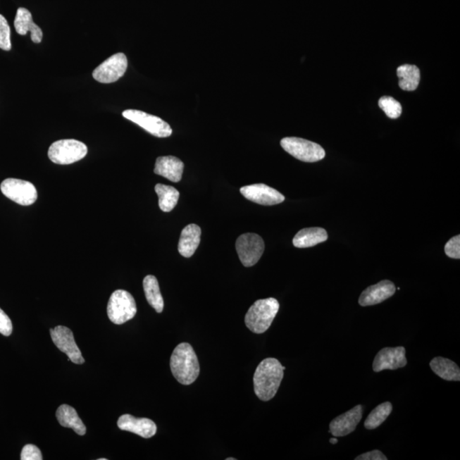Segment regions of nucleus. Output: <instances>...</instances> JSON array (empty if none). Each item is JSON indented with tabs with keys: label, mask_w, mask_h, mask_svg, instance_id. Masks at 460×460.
Here are the masks:
<instances>
[{
	"label": "nucleus",
	"mask_w": 460,
	"mask_h": 460,
	"mask_svg": "<svg viewBox=\"0 0 460 460\" xmlns=\"http://www.w3.org/2000/svg\"><path fill=\"white\" fill-rule=\"evenodd\" d=\"M285 366L275 358H266L256 368L254 377L256 396L263 402L274 398L284 377Z\"/></svg>",
	"instance_id": "f257e3e1"
},
{
	"label": "nucleus",
	"mask_w": 460,
	"mask_h": 460,
	"mask_svg": "<svg viewBox=\"0 0 460 460\" xmlns=\"http://www.w3.org/2000/svg\"><path fill=\"white\" fill-rule=\"evenodd\" d=\"M170 366L174 378L183 385L193 384L199 377L198 358L192 346L188 343H182L174 349Z\"/></svg>",
	"instance_id": "f03ea898"
},
{
	"label": "nucleus",
	"mask_w": 460,
	"mask_h": 460,
	"mask_svg": "<svg viewBox=\"0 0 460 460\" xmlns=\"http://www.w3.org/2000/svg\"><path fill=\"white\" fill-rule=\"evenodd\" d=\"M280 304L274 298L256 300L245 316V323L251 332L256 335L266 332L279 311Z\"/></svg>",
	"instance_id": "7ed1b4c3"
},
{
	"label": "nucleus",
	"mask_w": 460,
	"mask_h": 460,
	"mask_svg": "<svg viewBox=\"0 0 460 460\" xmlns=\"http://www.w3.org/2000/svg\"><path fill=\"white\" fill-rule=\"evenodd\" d=\"M88 152L82 142L63 139L53 142L49 149V158L55 164L69 165L82 160Z\"/></svg>",
	"instance_id": "20e7f679"
},
{
	"label": "nucleus",
	"mask_w": 460,
	"mask_h": 460,
	"mask_svg": "<svg viewBox=\"0 0 460 460\" xmlns=\"http://www.w3.org/2000/svg\"><path fill=\"white\" fill-rule=\"evenodd\" d=\"M108 316L113 323L122 325L137 314V304L131 293L117 290L112 293L108 304Z\"/></svg>",
	"instance_id": "39448f33"
},
{
	"label": "nucleus",
	"mask_w": 460,
	"mask_h": 460,
	"mask_svg": "<svg viewBox=\"0 0 460 460\" xmlns=\"http://www.w3.org/2000/svg\"><path fill=\"white\" fill-rule=\"evenodd\" d=\"M285 151L304 162H317L323 160L325 152L323 147L314 142L299 137H285L280 141Z\"/></svg>",
	"instance_id": "423d86ee"
},
{
	"label": "nucleus",
	"mask_w": 460,
	"mask_h": 460,
	"mask_svg": "<svg viewBox=\"0 0 460 460\" xmlns=\"http://www.w3.org/2000/svg\"><path fill=\"white\" fill-rule=\"evenodd\" d=\"M5 197L21 206H30L38 199V193L32 183L21 179L7 178L0 186Z\"/></svg>",
	"instance_id": "0eeeda50"
},
{
	"label": "nucleus",
	"mask_w": 460,
	"mask_h": 460,
	"mask_svg": "<svg viewBox=\"0 0 460 460\" xmlns=\"http://www.w3.org/2000/svg\"><path fill=\"white\" fill-rule=\"evenodd\" d=\"M235 247L243 266L251 267L261 259L266 245L261 236L247 233L239 236Z\"/></svg>",
	"instance_id": "6e6552de"
},
{
	"label": "nucleus",
	"mask_w": 460,
	"mask_h": 460,
	"mask_svg": "<svg viewBox=\"0 0 460 460\" xmlns=\"http://www.w3.org/2000/svg\"><path fill=\"white\" fill-rule=\"evenodd\" d=\"M122 116L144 128L145 131L157 137H168L173 134V129L168 123L156 116L136 109L125 110Z\"/></svg>",
	"instance_id": "1a4fd4ad"
},
{
	"label": "nucleus",
	"mask_w": 460,
	"mask_h": 460,
	"mask_svg": "<svg viewBox=\"0 0 460 460\" xmlns=\"http://www.w3.org/2000/svg\"><path fill=\"white\" fill-rule=\"evenodd\" d=\"M128 67V61L124 53H116L95 69L93 78L103 84L113 83L125 75Z\"/></svg>",
	"instance_id": "9d476101"
},
{
	"label": "nucleus",
	"mask_w": 460,
	"mask_h": 460,
	"mask_svg": "<svg viewBox=\"0 0 460 460\" xmlns=\"http://www.w3.org/2000/svg\"><path fill=\"white\" fill-rule=\"evenodd\" d=\"M53 343L61 352L66 354L68 359L75 364H83L85 359L78 345L76 344L75 337L70 329L63 325H58L50 330Z\"/></svg>",
	"instance_id": "9b49d317"
},
{
	"label": "nucleus",
	"mask_w": 460,
	"mask_h": 460,
	"mask_svg": "<svg viewBox=\"0 0 460 460\" xmlns=\"http://www.w3.org/2000/svg\"><path fill=\"white\" fill-rule=\"evenodd\" d=\"M241 194L249 201L263 206L278 205L285 201L282 194L263 183L242 187Z\"/></svg>",
	"instance_id": "f8f14e48"
},
{
	"label": "nucleus",
	"mask_w": 460,
	"mask_h": 460,
	"mask_svg": "<svg viewBox=\"0 0 460 460\" xmlns=\"http://www.w3.org/2000/svg\"><path fill=\"white\" fill-rule=\"evenodd\" d=\"M408 363L406 358V349L402 346L394 348H384L374 358L373 369L375 373L384 370H397L404 368Z\"/></svg>",
	"instance_id": "ddd939ff"
},
{
	"label": "nucleus",
	"mask_w": 460,
	"mask_h": 460,
	"mask_svg": "<svg viewBox=\"0 0 460 460\" xmlns=\"http://www.w3.org/2000/svg\"><path fill=\"white\" fill-rule=\"evenodd\" d=\"M362 412V406L357 405L348 412L340 415L330 423L328 433H332L335 437H345L352 433L361 421Z\"/></svg>",
	"instance_id": "4468645a"
},
{
	"label": "nucleus",
	"mask_w": 460,
	"mask_h": 460,
	"mask_svg": "<svg viewBox=\"0 0 460 460\" xmlns=\"http://www.w3.org/2000/svg\"><path fill=\"white\" fill-rule=\"evenodd\" d=\"M396 286L392 282L387 280H382L361 292L359 304L363 307L380 304L392 297L396 293Z\"/></svg>",
	"instance_id": "2eb2a0df"
},
{
	"label": "nucleus",
	"mask_w": 460,
	"mask_h": 460,
	"mask_svg": "<svg viewBox=\"0 0 460 460\" xmlns=\"http://www.w3.org/2000/svg\"><path fill=\"white\" fill-rule=\"evenodd\" d=\"M121 430L130 431L144 438H151L157 433V426L151 419L137 418L132 415L124 414L117 423Z\"/></svg>",
	"instance_id": "dca6fc26"
},
{
	"label": "nucleus",
	"mask_w": 460,
	"mask_h": 460,
	"mask_svg": "<svg viewBox=\"0 0 460 460\" xmlns=\"http://www.w3.org/2000/svg\"><path fill=\"white\" fill-rule=\"evenodd\" d=\"M15 31L20 35H26L28 32H31L32 42L39 44L42 42L43 32L34 21L31 12L25 8H19L14 22Z\"/></svg>",
	"instance_id": "f3484780"
},
{
	"label": "nucleus",
	"mask_w": 460,
	"mask_h": 460,
	"mask_svg": "<svg viewBox=\"0 0 460 460\" xmlns=\"http://www.w3.org/2000/svg\"><path fill=\"white\" fill-rule=\"evenodd\" d=\"M185 164L175 156L158 157L154 166V173L168 178L173 182L181 181Z\"/></svg>",
	"instance_id": "a211bd4d"
},
{
	"label": "nucleus",
	"mask_w": 460,
	"mask_h": 460,
	"mask_svg": "<svg viewBox=\"0 0 460 460\" xmlns=\"http://www.w3.org/2000/svg\"><path fill=\"white\" fill-rule=\"evenodd\" d=\"M201 230L198 225H189L182 230L178 242V251L185 258H191L201 243Z\"/></svg>",
	"instance_id": "6ab92c4d"
},
{
	"label": "nucleus",
	"mask_w": 460,
	"mask_h": 460,
	"mask_svg": "<svg viewBox=\"0 0 460 460\" xmlns=\"http://www.w3.org/2000/svg\"><path fill=\"white\" fill-rule=\"evenodd\" d=\"M328 239V235L323 228H307L301 230L292 240L293 246L308 248L318 245Z\"/></svg>",
	"instance_id": "aec40b11"
},
{
	"label": "nucleus",
	"mask_w": 460,
	"mask_h": 460,
	"mask_svg": "<svg viewBox=\"0 0 460 460\" xmlns=\"http://www.w3.org/2000/svg\"><path fill=\"white\" fill-rule=\"evenodd\" d=\"M56 418H58L61 425L66 427V428H71L80 435H84L87 433V427L81 421L76 410L70 406L66 404L60 406L58 411H56Z\"/></svg>",
	"instance_id": "412c9836"
},
{
	"label": "nucleus",
	"mask_w": 460,
	"mask_h": 460,
	"mask_svg": "<svg viewBox=\"0 0 460 460\" xmlns=\"http://www.w3.org/2000/svg\"><path fill=\"white\" fill-rule=\"evenodd\" d=\"M433 371L442 380L447 381H459L460 370L453 361L443 357H435L430 363Z\"/></svg>",
	"instance_id": "4be33fe9"
},
{
	"label": "nucleus",
	"mask_w": 460,
	"mask_h": 460,
	"mask_svg": "<svg viewBox=\"0 0 460 460\" xmlns=\"http://www.w3.org/2000/svg\"><path fill=\"white\" fill-rule=\"evenodd\" d=\"M399 87L403 91L414 92L421 81V71L415 65L404 64L397 68Z\"/></svg>",
	"instance_id": "5701e85b"
},
{
	"label": "nucleus",
	"mask_w": 460,
	"mask_h": 460,
	"mask_svg": "<svg viewBox=\"0 0 460 460\" xmlns=\"http://www.w3.org/2000/svg\"><path fill=\"white\" fill-rule=\"evenodd\" d=\"M144 290L148 303L156 309L157 313H161L164 309V300H163L160 286L156 276L147 275L144 280Z\"/></svg>",
	"instance_id": "b1692460"
},
{
	"label": "nucleus",
	"mask_w": 460,
	"mask_h": 460,
	"mask_svg": "<svg viewBox=\"0 0 460 460\" xmlns=\"http://www.w3.org/2000/svg\"><path fill=\"white\" fill-rule=\"evenodd\" d=\"M156 192L158 197V206L164 213H170L177 206L180 193L174 187L161 185H156Z\"/></svg>",
	"instance_id": "393cba45"
},
{
	"label": "nucleus",
	"mask_w": 460,
	"mask_h": 460,
	"mask_svg": "<svg viewBox=\"0 0 460 460\" xmlns=\"http://www.w3.org/2000/svg\"><path fill=\"white\" fill-rule=\"evenodd\" d=\"M393 406L387 402L378 405L366 418L364 426L366 430H374L380 426L392 414Z\"/></svg>",
	"instance_id": "a878e982"
},
{
	"label": "nucleus",
	"mask_w": 460,
	"mask_h": 460,
	"mask_svg": "<svg viewBox=\"0 0 460 460\" xmlns=\"http://www.w3.org/2000/svg\"><path fill=\"white\" fill-rule=\"evenodd\" d=\"M378 105L390 119H397L400 117L402 108L400 103L392 97H383L378 101Z\"/></svg>",
	"instance_id": "bb28decb"
},
{
	"label": "nucleus",
	"mask_w": 460,
	"mask_h": 460,
	"mask_svg": "<svg viewBox=\"0 0 460 460\" xmlns=\"http://www.w3.org/2000/svg\"><path fill=\"white\" fill-rule=\"evenodd\" d=\"M0 49L6 51L11 50V27L2 15H0Z\"/></svg>",
	"instance_id": "cd10ccee"
},
{
	"label": "nucleus",
	"mask_w": 460,
	"mask_h": 460,
	"mask_svg": "<svg viewBox=\"0 0 460 460\" xmlns=\"http://www.w3.org/2000/svg\"><path fill=\"white\" fill-rule=\"evenodd\" d=\"M445 254L451 259H460V236L456 235L449 240L445 246Z\"/></svg>",
	"instance_id": "c85d7f7f"
},
{
	"label": "nucleus",
	"mask_w": 460,
	"mask_h": 460,
	"mask_svg": "<svg viewBox=\"0 0 460 460\" xmlns=\"http://www.w3.org/2000/svg\"><path fill=\"white\" fill-rule=\"evenodd\" d=\"M22 460H42V452L38 447L32 445H27L23 447L21 454Z\"/></svg>",
	"instance_id": "c756f323"
},
{
	"label": "nucleus",
	"mask_w": 460,
	"mask_h": 460,
	"mask_svg": "<svg viewBox=\"0 0 460 460\" xmlns=\"http://www.w3.org/2000/svg\"><path fill=\"white\" fill-rule=\"evenodd\" d=\"M12 323L10 317L0 309V333L4 336H10L12 333Z\"/></svg>",
	"instance_id": "7c9ffc66"
},
{
	"label": "nucleus",
	"mask_w": 460,
	"mask_h": 460,
	"mask_svg": "<svg viewBox=\"0 0 460 460\" xmlns=\"http://www.w3.org/2000/svg\"><path fill=\"white\" fill-rule=\"evenodd\" d=\"M387 457L380 450L368 452L356 458V460H387Z\"/></svg>",
	"instance_id": "2f4dec72"
},
{
	"label": "nucleus",
	"mask_w": 460,
	"mask_h": 460,
	"mask_svg": "<svg viewBox=\"0 0 460 460\" xmlns=\"http://www.w3.org/2000/svg\"><path fill=\"white\" fill-rule=\"evenodd\" d=\"M330 442H331L332 445H337V439L336 437L331 438L330 439Z\"/></svg>",
	"instance_id": "473e14b6"
},
{
	"label": "nucleus",
	"mask_w": 460,
	"mask_h": 460,
	"mask_svg": "<svg viewBox=\"0 0 460 460\" xmlns=\"http://www.w3.org/2000/svg\"><path fill=\"white\" fill-rule=\"evenodd\" d=\"M236 459L234 458H228L227 460H235Z\"/></svg>",
	"instance_id": "72a5a7b5"
},
{
	"label": "nucleus",
	"mask_w": 460,
	"mask_h": 460,
	"mask_svg": "<svg viewBox=\"0 0 460 460\" xmlns=\"http://www.w3.org/2000/svg\"><path fill=\"white\" fill-rule=\"evenodd\" d=\"M99 460H107V459H99Z\"/></svg>",
	"instance_id": "f704fd0d"
}]
</instances>
